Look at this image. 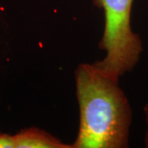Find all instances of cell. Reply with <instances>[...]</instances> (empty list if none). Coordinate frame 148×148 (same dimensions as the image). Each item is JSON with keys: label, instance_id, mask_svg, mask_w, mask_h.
Returning a JSON list of instances; mask_svg holds the SVG:
<instances>
[{"label": "cell", "instance_id": "cell-1", "mask_svg": "<svg viewBox=\"0 0 148 148\" xmlns=\"http://www.w3.org/2000/svg\"><path fill=\"white\" fill-rule=\"evenodd\" d=\"M75 75L80 127L72 147H127L132 110L119 81L94 64H81Z\"/></svg>", "mask_w": 148, "mask_h": 148}, {"label": "cell", "instance_id": "cell-2", "mask_svg": "<svg viewBox=\"0 0 148 148\" xmlns=\"http://www.w3.org/2000/svg\"><path fill=\"white\" fill-rule=\"evenodd\" d=\"M133 0H94L105 12V31L100 46L106 56L95 63V68L106 77L118 80L131 72L143 52V43L132 31L131 12Z\"/></svg>", "mask_w": 148, "mask_h": 148}, {"label": "cell", "instance_id": "cell-3", "mask_svg": "<svg viewBox=\"0 0 148 148\" xmlns=\"http://www.w3.org/2000/svg\"><path fill=\"white\" fill-rule=\"evenodd\" d=\"M15 148H73L60 142L49 133L31 127L24 129L13 136Z\"/></svg>", "mask_w": 148, "mask_h": 148}, {"label": "cell", "instance_id": "cell-4", "mask_svg": "<svg viewBox=\"0 0 148 148\" xmlns=\"http://www.w3.org/2000/svg\"><path fill=\"white\" fill-rule=\"evenodd\" d=\"M0 148H15L14 137L0 132Z\"/></svg>", "mask_w": 148, "mask_h": 148}, {"label": "cell", "instance_id": "cell-5", "mask_svg": "<svg viewBox=\"0 0 148 148\" xmlns=\"http://www.w3.org/2000/svg\"><path fill=\"white\" fill-rule=\"evenodd\" d=\"M144 111H145V115H146V121H147V130L146 132V137H145V145L148 147V104L146 105L144 107Z\"/></svg>", "mask_w": 148, "mask_h": 148}]
</instances>
